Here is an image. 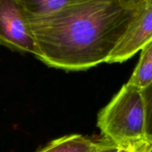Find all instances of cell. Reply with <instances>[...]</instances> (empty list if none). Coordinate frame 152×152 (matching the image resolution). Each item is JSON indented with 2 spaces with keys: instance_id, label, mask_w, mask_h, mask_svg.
Returning <instances> with one entry per match:
<instances>
[{
  "instance_id": "cell-3",
  "label": "cell",
  "mask_w": 152,
  "mask_h": 152,
  "mask_svg": "<svg viewBox=\"0 0 152 152\" xmlns=\"http://www.w3.org/2000/svg\"><path fill=\"white\" fill-rule=\"evenodd\" d=\"M0 45L39 56L28 15L17 0H0Z\"/></svg>"
},
{
  "instance_id": "cell-7",
  "label": "cell",
  "mask_w": 152,
  "mask_h": 152,
  "mask_svg": "<svg viewBox=\"0 0 152 152\" xmlns=\"http://www.w3.org/2000/svg\"><path fill=\"white\" fill-rule=\"evenodd\" d=\"M28 16H42L83 0H17Z\"/></svg>"
},
{
  "instance_id": "cell-8",
  "label": "cell",
  "mask_w": 152,
  "mask_h": 152,
  "mask_svg": "<svg viewBox=\"0 0 152 152\" xmlns=\"http://www.w3.org/2000/svg\"><path fill=\"white\" fill-rule=\"evenodd\" d=\"M145 108L147 137L152 139V82L142 90Z\"/></svg>"
},
{
  "instance_id": "cell-10",
  "label": "cell",
  "mask_w": 152,
  "mask_h": 152,
  "mask_svg": "<svg viewBox=\"0 0 152 152\" xmlns=\"http://www.w3.org/2000/svg\"><path fill=\"white\" fill-rule=\"evenodd\" d=\"M147 0H121V2L126 7L132 9H137Z\"/></svg>"
},
{
  "instance_id": "cell-4",
  "label": "cell",
  "mask_w": 152,
  "mask_h": 152,
  "mask_svg": "<svg viewBox=\"0 0 152 152\" xmlns=\"http://www.w3.org/2000/svg\"><path fill=\"white\" fill-rule=\"evenodd\" d=\"M152 40V0H147L137 9L133 19L106 63H121Z\"/></svg>"
},
{
  "instance_id": "cell-2",
  "label": "cell",
  "mask_w": 152,
  "mask_h": 152,
  "mask_svg": "<svg viewBox=\"0 0 152 152\" xmlns=\"http://www.w3.org/2000/svg\"><path fill=\"white\" fill-rule=\"evenodd\" d=\"M97 127L104 139L117 146L133 145L148 138L142 90L125 84L99 111Z\"/></svg>"
},
{
  "instance_id": "cell-1",
  "label": "cell",
  "mask_w": 152,
  "mask_h": 152,
  "mask_svg": "<svg viewBox=\"0 0 152 152\" xmlns=\"http://www.w3.org/2000/svg\"><path fill=\"white\" fill-rule=\"evenodd\" d=\"M136 10L121 0H83L49 14H27L39 50L38 59L71 71L106 62Z\"/></svg>"
},
{
  "instance_id": "cell-11",
  "label": "cell",
  "mask_w": 152,
  "mask_h": 152,
  "mask_svg": "<svg viewBox=\"0 0 152 152\" xmlns=\"http://www.w3.org/2000/svg\"><path fill=\"white\" fill-rule=\"evenodd\" d=\"M117 146L116 145H113L110 146L109 148H105V149L102 150L98 152H117Z\"/></svg>"
},
{
  "instance_id": "cell-9",
  "label": "cell",
  "mask_w": 152,
  "mask_h": 152,
  "mask_svg": "<svg viewBox=\"0 0 152 152\" xmlns=\"http://www.w3.org/2000/svg\"><path fill=\"white\" fill-rule=\"evenodd\" d=\"M117 152H152V139L146 138L133 145L117 146Z\"/></svg>"
},
{
  "instance_id": "cell-6",
  "label": "cell",
  "mask_w": 152,
  "mask_h": 152,
  "mask_svg": "<svg viewBox=\"0 0 152 152\" xmlns=\"http://www.w3.org/2000/svg\"><path fill=\"white\" fill-rule=\"evenodd\" d=\"M152 82V40L141 50L137 65L128 83L140 90L145 88Z\"/></svg>"
},
{
  "instance_id": "cell-5",
  "label": "cell",
  "mask_w": 152,
  "mask_h": 152,
  "mask_svg": "<svg viewBox=\"0 0 152 152\" xmlns=\"http://www.w3.org/2000/svg\"><path fill=\"white\" fill-rule=\"evenodd\" d=\"M113 145L104 138L94 140L81 134H71L51 141L37 152H98Z\"/></svg>"
}]
</instances>
